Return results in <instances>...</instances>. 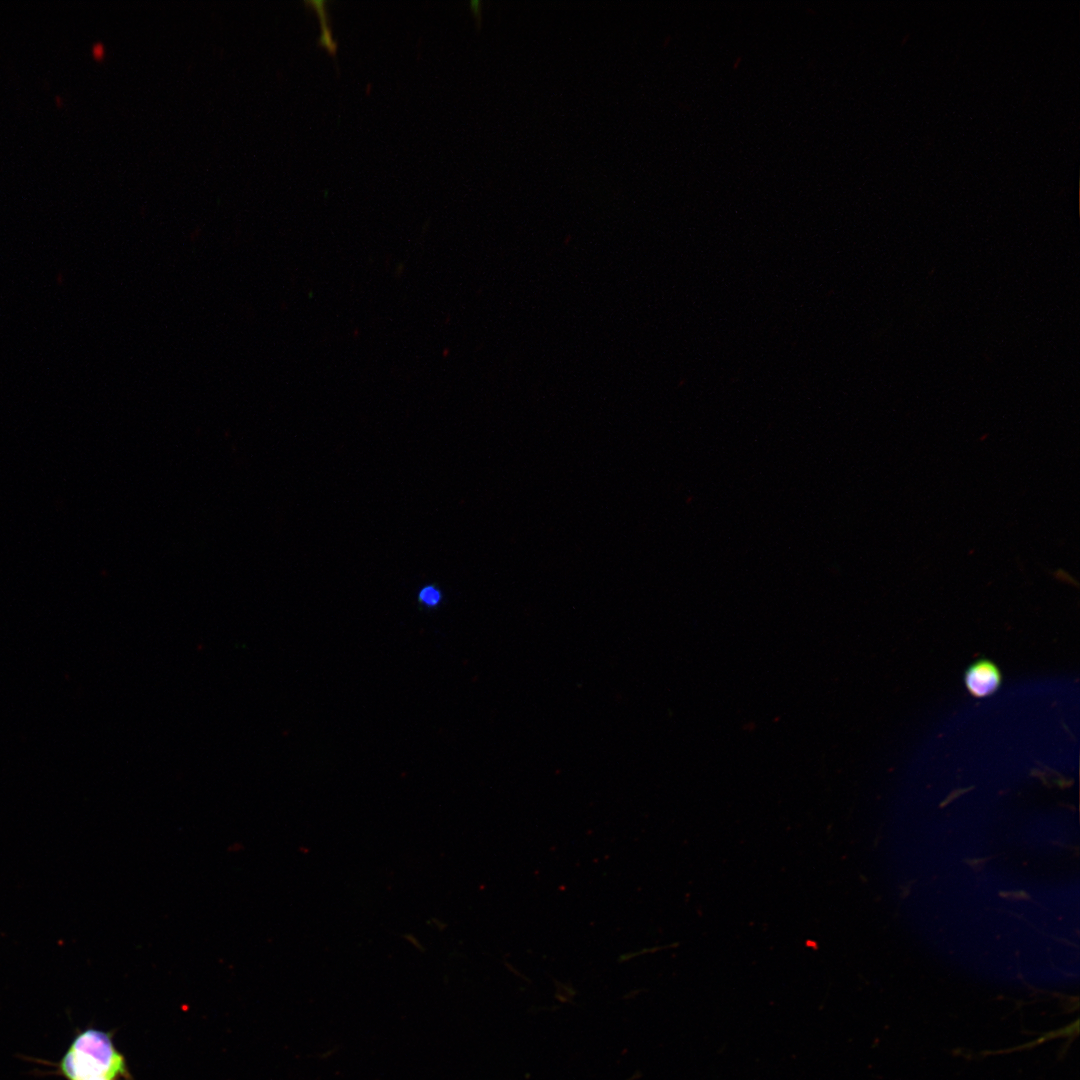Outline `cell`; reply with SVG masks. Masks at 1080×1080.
<instances>
[{
    "label": "cell",
    "mask_w": 1080,
    "mask_h": 1080,
    "mask_svg": "<svg viewBox=\"0 0 1080 1080\" xmlns=\"http://www.w3.org/2000/svg\"><path fill=\"white\" fill-rule=\"evenodd\" d=\"M92 52L94 57L99 59L104 55V46L101 43H96L93 45Z\"/></svg>",
    "instance_id": "cell-6"
},
{
    "label": "cell",
    "mask_w": 1080,
    "mask_h": 1080,
    "mask_svg": "<svg viewBox=\"0 0 1080 1080\" xmlns=\"http://www.w3.org/2000/svg\"><path fill=\"white\" fill-rule=\"evenodd\" d=\"M304 3L314 8L320 21L321 36L317 39V44L324 47L332 56H334L337 53L338 43L334 40L332 35L329 13L326 7L327 1L309 0L304 1Z\"/></svg>",
    "instance_id": "cell-3"
},
{
    "label": "cell",
    "mask_w": 1080,
    "mask_h": 1080,
    "mask_svg": "<svg viewBox=\"0 0 1080 1080\" xmlns=\"http://www.w3.org/2000/svg\"><path fill=\"white\" fill-rule=\"evenodd\" d=\"M420 599L428 605H435L440 599V594L434 588L427 587L420 593Z\"/></svg>",
    "instance_id": "cell-4"
},
{
    "label": "cell",
    "mask_w": 1080,
    "mask_h": 1080,
    "mask_svg": "<svg viewBox=\"0 0 1080 1080\" xmlns=\"http://www.w3.org/2000/svg\"><path fill=\"white\" fill-rule=\"evenodd\" d=\"M470 6H471V10H472L473 14L477 18V23L478 24L481 23V2L480 1H471Z\"/></svg>",
    "instance_id": "cell-5"
},
{
    "label": "cell",
    "mask_w": 1080,
    "mask_h": 1080,
    "mask_svg": "<svg viewBox=\"0 0 1080 1080\" xmlns=\"http://www.w3.org/2000/svg\"><path fill=\"white\" fill-rule=\"evenodd\" d=\"M964 682L971 695L986 697L998 690L1002 675L993 662L982 659L967 668Z\"/></svg>",
    "instance_id": "cell-2"
},
{
    "label": "cell",
    "mask_w": 1080,
    "mask_h": 1080,
    "mask_svg": "<svg viewBox=\"0 0 1080 1080\" xmlns=\"http://www.w3.org/2000/svg\"><path fill=\"white\" fill-rule=\"evenodd\" d=\"M57 1071L66 1080H122L129 1075L111 1034L93 1028L74 1037L58 1062Z\"/></svg>",
    "instance_id": "cell-1"
}]
</instances>
